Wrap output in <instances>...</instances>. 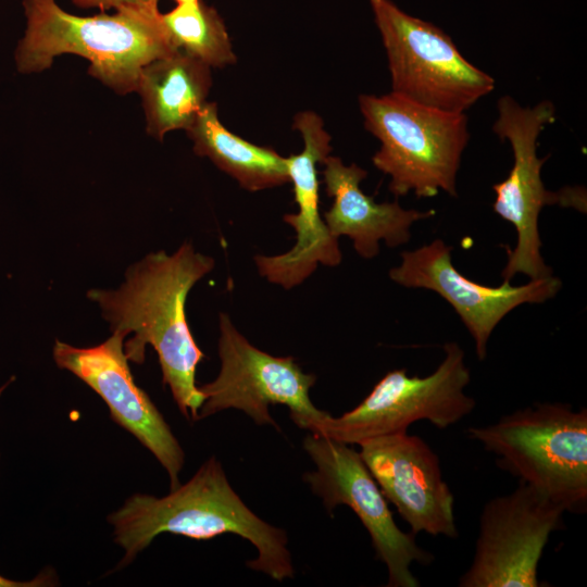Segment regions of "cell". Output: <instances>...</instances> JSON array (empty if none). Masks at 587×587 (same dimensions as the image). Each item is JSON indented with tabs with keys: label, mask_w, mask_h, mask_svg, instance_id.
I'll use <instances>...</instances> for the list:
<instances>
[{
	"label": "cell",
	"mask_w": 587,
	"mask_h": 587,
	"mask_svg": "<svg viewBox=\"0 0 587 587\" xmlns=\"http://www.w3.org/2000/svg\"><path fill=\"white\" fill-rule=\"evenodd\" d=\"M211 86V67L182 51L145 65L136 91L148 135L162 141L170 132L187 130L208 102Z\"/></svg>",
	"instance_id": "e0dca14e"
},
{
	"label": "cell",
	"mask_w": 587,
	"mask_h": 587,
	"mask_svg": "<svg viewBox=\"0 0 587 587\" xmlns=\"http://www.w3.org/2000/svg\"><path fill=\"white\" fill-rule=\"evenodd\" d=\"M213 258L184 242L173 254L151 252L132 264L117 289H91L87 297L101 311L112 333L125 338L127 360L141 364L151 345L158 353L162 380L179 411L198 420L204 397L196 385V370L204 358L185 313L188 292L214 268Z\"/></svg>",
	"instance_id": "6da1fadb"
},
{
	"label": "cell",
	"mask_w": 587,
	"mask_h": 587,
	"mask_svg": "<svg viewBox=\"0 0 587 587\" xmlns=\"http://www.w3.org/2000/svg\"><path fill=\"white\" fill-rule=\"evenodd\" d=\"M385 47L391 92L433 109L464 113L495 88V79L470 63L452 39L390 0H370Z\"/></svg>",
	"instance_id": "52a82bcc"
},
{
	"label": "cell",
	"mask_w": 587,
	"mask_h": 587,
	"mask_svg": "<svg viewBox=\"0 0 587 587\" xmlns=\"http://www.w3.org/2000/svg\"><path fill=\"white\" fill-rule=\"evenodd\" d=\"M445 358L425 377L409 376L404 369L389 371L352 410L338 417L327 413L311 433L359 445L363 440L407 432L421 420L446 429L475 408V400L464 394L471 374L464 351L457 342L444 346Z\"/></svg>",
	"instance_id": "ba28073f"
},
{
	"label": "cell",
	"mask_w": 587,
	"mask_h": 587,
	"mask_svg": "<svg viewBox=\"0 0 587 587\" xmlns=\"http://www.w3.org/2000/svg\"><path fill=\"white\" fill-rule=\"evenodd\" d=\"M76 7L83 9H99L101 11L135 9L142 11H158L159 0H71Z\"/></svg>",
	"instance_id": "ffe728a7"
},
{
	"label": "cell",
	"mask_w": 587,
	"mask_h": 587,
	"mask_svg": "<svg viewBox=\"0 0 587 587\" xmlns=\"http://www.w3.org/2000/svg\"><path fill=\"white\" fill-rule=\"evenodd\" d=\"M359 105L364 127L380 142L372 162L390 177L391 193L432 198L444 190L457 197V174L470 139L465 113L425 107L391 91L361 95Z\"/></svg>",
	"instance_id": "5b68a950"
},
{
	"label": "cell",
	"mask_w": 587,
	"mask_h": 587,
	"mask_svg": "<svg viewBox=\"0 0 587 587\" xmlns=\"http://www.w3.org/2000/svg\"><path fill=\"white\" fill-rule=\"evenodd\" d=\"M108 520L125 552L120 565L134 560L163 533L197 540L229 533L255 547L258 557L247 562L248 567L276 580L295 574L286 532L264 522L245 504L214 457L167 496L136 494Z\"/></svg>",
	"instance_id": "7a4b0ae2"
},
{
	"label": "cell",
	"mask_w": 587,
	"mask_h": 587,
	"mask_svg": "<svg viewBox=\"0 0 587 587\" xmlns=\"http://www.w3.org/2000/svg\"><path fill=\"white\" fill-rule=\"evenodd\" d=\"M292 127L303 140V150L286 158L298 212L285 214L284 221L295 229L296 243L282 254L254 257L260 275L285 289L303 283L319 264L333 267L342 259L338 238L329 232L319 207L317 164H323L332 152V137L313 111L297 113Z\"/></svg>",
	"instance_id": "5bb4252c"
},
{
	"label": "cell",
	"mask_w": 587,
	"mask_h": 587,
	"mask_svg": "<svg viewBox=\"0 0 587 587\" xmlns=\"http://www.w3.org/2000/svg\"><path fill=\"white\" fill-rule=\"evenodd\" d=\"M118 333L103 342L78 348L55 340L53 359L93 389L107 403L112 419L134 435L166 470L171 490L179 486L184 451L163 415L132 375Z\"/></svg>",
	"instance_id": "4fadbf2b"
},
{
	"label": "cell",
	"mask_w": 587,
	"mask_h": 587,
	"mask_svg": "<svg viewBox=\"0 0 587 587\" xmlns=\"http://www.w3.org/2000/svg\"><path fill=\"white\" fill-rule=\"evenodd\" d=\"M323 164L325 190L333 198L323 220L335 237L348 236L364 259L378 254L380 240L392 248L407 243L412 225L435 215V210H405L397 200L376 203L360 188L367 172L355 163L345 165L340 158L328 155Z\"/></svg>",
	"instance_id": "2e32d148"
},
{
	"label": "cell",
	"mask_w": 587,
	"mask_h": 587,
	"mask_svg": "<svg viewBox=\"0 0 587 587\" xmlns=\"http://www.w3.org/2000/svg\"><path fill=\"white\" fill-rule=\"evenodd\" d=\"M303 448L316 466L303 479L332 512L337 505L349 507L370 534L376 558L388 571V587H419L411 565H428L434 555L415 541V534L404 533L396 524L387 499L365 465L360 452L349 445L311 433Z\"/></svg>",
	"instance_id": "30bf717a"
},
{
	"label": "cell",
	"mask_w": 587,
	"mask_h": 587,
	"mask_svg": "<svg viewBox=\"0 0 587 587\" xmlns=\"http://www.w3.org/2000/svg\"><path fill=\"white\" fill-rule=\"evenodd\" d=\"M177 4H182V3H191V2H197V1H202V0H174Z\"/></svg>",
	"instance_id": "7402d4cb"
},
{
	"label": "cell",
	"mask_w": 587,
	"mask_h": 587,
	"mask_svg": "<svg viewBox=\"0 0 587 587\" xmlns=\"http://www.w3.org/2000/svg\"><path fill=\"white\" fill-rule=\"evenodd\" d=\"M466 435L494 453L499 467L565 512H586V408L574 411L566 403H535L495 424L469 427Z\"/></svg>",
	"instance_id": "277c9868"
},
{
	"label": "cell",
	"mask_w": 587,
	"mask_h": 587,
	"mask_svg": "<svg viewBox=\"0 0 587 587\" xmlns=\"http://www.w3.org/2000/svg\"><path fill=\"white\" fill-rule=\"evenodd\" d=\"M498 118L492 129L500 139H507L513 152V165L505 179L492 186L496 199L492 209L502 220L512 224L517 240L508 250V261L501 272L503 282L522 273L530 279L552 275L541 255L538 228L540 211L546 205L559 204L586 212V193L580 187L548 190L541 179V167L548 157H537V139L546 124L555 121V108L544 100L533 108H522L513 98L498 100Z\"/></svg>",
	"instance_id": "8992f818"
},
{
	"label": "cell",
	"mask_w": 587,
	"mask_h": 587,
	"mask_svg": "<svg viewBox=\"0 0 587 587\" xmlns=\"http://www.w3.org/2000/svg\"><path fill=\"white\" fill-rule=\"evenodd\" d=\"M197 155L210 159L249 191L289 183L286 158L275 150L249 142L220 121L215 102H207L186 130Z\"/></svg>",
	"instance_id": "ac0fdd59"
},
{
	"label": "cell",
	"mask_w": 587,
	"mask_h": 587,
	"mask_svg": "<svg viewBox=\"0 0 587 587\" xmlns=\"http://www.w3.org/2000/svg\"><path fill=\"white\" fill-rule=\"evenodd\" d=\"M23 8L26 29L15 51L23 74L42 72L54 58L71 53L88 60L89 75L127 95L137 90L145 65L178 51L159 10L120 9L79 16L55 0H23Z\"/></svg>",
	"instance_id": "3957f363"
},
{
	"label": "cell",
	"mask_w": 587,
	"mask_h": 587,
	"mask_svg": "<svg viewBox=\"0 0 587 587\" xmlns=\"http://www.w3.org/2000/svg\"><path fill=\"white\" fill-rule=\"evenodd\" d=\"M162 20L176 50L210 67L236 63L225 23L213 7L203 1L177 4Z\"/></svg>",
	"instance_id": "d6986e66"
},
{
	"label": "cell",
	"mask_w": 587,
	"mask_h": 587,
	"mask_svg": "<svg viewBox=\"0 0 587 587\" xmlns=\"http://www.w3.org/2000/svg\"><path fill=\"white\" fill-rule=\"evenodd\" d=\"M217 377L199 390L204 401L198 420L227 409L243 411L258 425L278 429L270 407L283 404L290 419L303 429L312 430L327 412L311 401L314 374L304 373L292 357H275L260 350L241 335L226 313L220 314Z\"/></svg>",
	"instance_id": "9c48e42d"
},
{
	"label": "cell",
	"mask_w": 587,
	"mask_h": 587,
	"mask_svg": "<svg viewBox=\"0 0 587 587\" xmlns=\"http://www.w3.org/2000/svg\"><path fill=\"white\" fill-rule=\"evenodd\" d=\"M565 511L520 482L490 499L479 516L475 553L460 587H538V564Z\"/></svg>",
	"instance_id": "8fae6325"
},
{
	"label": "cell",
	"mask_w": 587,
	"mask_h": 587,
	"mask_svg": "<svg viewBox=\"0 0 587 587\" xmlns=\"http://www.w3.org/2000/svg\"><path fill=\"white\" fill-rule=\"evenodd\" d=\"M360 454L383 495L413 534L454 539V497L445 482L437 454L407 432L373 437L359 444Z\"/></svg>",
	"instance_id": "9a60e30c"
},
{
	"label": "cell",
	"mask_w": 587,
	"mask_h": 587,
	"mask_svg": "<svg viewBox=\"0 0 587 587\" xmlns=\"http://www.w3.org/2000/svg\"><path fill=\"white\" fill-rule=\"evenodd\" d=\"M451 250L441 239H435L404 251L389 277L400 286L428 289L445 299L473 337L480 361L487 357L491 333L507 314L525 303H544L561 289V280L553 275L521 286L503 282L492 287L473 282L455 268Z\"/></svg>",
	"instance_id": "7c38bea8"
},
{
	"label": "cell",
	"mask_w": 587,
	"mask_h": 587,
	"mask_svg": "<svg viewBox=\"0 0 587 587\" xmlns=\"http://www.w3.org/2000/svg\"><path fill=\"white\" fill-rule=\"evenodd\" d=\"M54 573L46 572L40 573L34 579L29 582H16L0 575V587H41V586H53L55 585Z\"/></svg>",
	"instance_id": "44dd1931"
}]
</instances>
